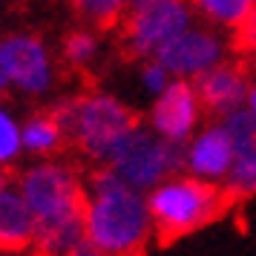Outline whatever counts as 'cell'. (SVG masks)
I'll return each mask as SVG.
<instances>
[{
	"label": "cell",
	"instance_id": "cell-1",
	"mask_svg": "<svg viewBox=\"0 0 256 256\" xmlns=\"http://www.w3.org/2000/svg\"><path fill=\"white\" fill-rule=\"evenodd\" d=\"M14 187L35 216V256H64L84 236V178L66 162L40 158L14 176Z\"/></svg>",
	"mask_w": 256,
	"mask_h": 256
},
{
	"label": "cell",
	"instance_id": "cell-2",
	"mask_svg": "<svg viewBox=\"0 0 256 256\" xmlns=\"http://www.w3.org/2000/svg\"><path fill=\"white\" fill-rule=\"evenodd\" d=\"M84 233L106 256H144L156 239L147 193L127 184L121 176L95 164L84 178Z\"/></svg>",
	"mask_w": 256,
	"mask_h": 256
},
{
	"label": "cell",
	"instance_id": "cell-3",
	"mask_svg": "<svg viewBox=\"0 0 256 256\" xmlns=\"http://www.w3.org/2000/svg\"><path fill=\"white\" fill-rule=\"evenodd\" d=\"M230 202L233 198L222 184L196 178L184 170L167 176L152 190H147V208H150L156 242L170 244L182 236L196 233L198 228L219 219Z\"/></svg>",
	"mask_w": 256,
	"mask_h": 256
},
{
	"label": "cell",
	"instance_id": "cell-4",
	"mask_svg": "<svg viewBox=\"0 0 256 256\" xmlns=\"http://www.w3.org/2000/svg\"><path fill=\"white\" fill-rule=\"evenodd\" d=\"M52 112L64 124L70 144L92 164H106L118 141L138 124V116L110 92L72 95L58 101Z\"/></svg>",
	"mask_w": 256,
	"mask_h": 256
},
{
	"label": "cell",
	"instance_id": "cell-5",
	"mask_svg": "<svg viewBox=\"0 0 256 256\" xmlns=\"http://www.w3.org/2000/svg\"><path fill=\"white\" fill-rule=\"evenodd\" d=\"M106 167H112L136 190L147 193L167 176L184 170V156H182V144L162 138L158 132H152L147 124L138 121L118 141L112 156L106 158Z\"/></svg>",
	"mask_w": 256,
	"mask_h": 256
},
{
	"label": "cell",
	"instance_id": "cell-6",
	"mask_svg": "<svg viewBox=\"0 0 256 256\" xmlns=\"http://www.w3.org/2000/svg\"><path fill=\"white\" fill-rule=\"evenodd\" d=\"M198 18L190 0H147L124 14V20L118 26L121 46L132 60L152 58L167 40H173L178 32H184Z\"/></svg>",
	"mask_w": 256,
	"mask_h": 256
},
{
	"label": "cell",
	"instance_id": "cell-7",
	"mask_svg": "<svg viewBox=\"0 0 256 256\" xmlns=\"http://www.w3.org/2000/svg\"><path fill=\"white\" fill-rule=\"evenodd\" d=\"M233 40L228 32H222L216 26L196 20L190 24L184 32H178L173 40H167L152 58H158L170 70L173 78H187L196 81L202 72H208L210 66L222 64L224 58H230Z\"/></svg>",
	"mask_w": 256,
	"mask_h": 256
},
{
	"label": "cell",
	"instance_id": "cell-8",
	"mask_svg": "<svg viewBox=\"0 0 256 256\" xmlns=\"http://www.w3.org/2000/svg\"><path fill=\"white\" fill-rule=\"evenodd\" d=\"M204 116L208 112L202 106L196 84L187 78H173L152 98L150 112H147V127L173 144H184L204 124Z\"/></svg>",
	"mask_w": 256,
	"mask_h": 256
},
{
	"label": "cell",
	"instance_id": "cell-9",
	"mask_svg": "<svg viewBox=\"0 0 256 256\" xmlns=\"http://www.w3.org/2000/svg\"><path fill=\"white\" fill-rule=\"evenodd\" d=\"M0 46L9 60L12 90L38 98L55 86V60H52V52L44 44V38L20 32V35L0 38Z\"/></svg>",
	"mask_w": 256,
	"mask_h": 256
},
{
	"label": "cell",
	"instance_id": "cell-10",
	"mask_svg": "<svg viewBox=\"0 0 256 256\" xmlns=\"http://www.w3.org/2000/svg\"><path fill=\"white\" fill-rule=\"evenodd\" d=\"M182 156H184V173L213 182V184H224V178L230 173L233 156H236V147H233L224 124L219 118H213V121H204L182 144Z\"/></svg>",
	"mask_w": 256,
	"mask_h": 256
},
{
	"label": "cell",
	"instance_id": "cell-11",
	"mask_svg": "<svg viewBox=\"0 0 256 256\" xmlns=\"http://www.w3.org/2000/svg\"><path fill=\"white\" fill-rule=\"evenodd\" d=\"M193 84H196V92L202 98L204 112L213 118H222L224 112H230V110L244 104V95H248V86H250V75H248L242 60L224 58L222 64L210 66L208 72H202Z\"/></svg>",
	"mask_w": 256,
	"mask_h": 256
},
{
	"label": "cell",
	"instance_id": "cell-12",
	"mask_svg": "<svg viewBox=\"0 0 256 256\" xmlns=\"http://www.w3.org/2000/svg\"><path fill=\"white\" fill-rule=\"evenodd\" d=\"M35 216L14 182L0 190V254H20L35 242Z\"/></svg>",
	"mask_w": 256,
	"mask_h": 256
},
{
	"label": "cell",
	"instance_id": "cell-13",
	"mask_svg": "<svg viewBox=\"0 0 256 256\" xmlns=\"http://www.w3.org/2000/svg\"><path fill=\"white\" fill-rule=\"evenodd\" d=\"M20 138H24V152L35 156V158H52L58 156L70 138H66V130L60 124L55 112L46 110V112H32L20 124Z\"/></svg>",
	"mask_w": 256,
	"mask_h": 256
},
{
	"label": "cell",
	"instance_id": "cell-14",
	"mask_svg": "<svg viewBox=\"0 0 256 256\" xmlns=\"http://www.w3.org/2000/svg\"><path fill=\"white\" fill-rule=\"evenodd\" d=\"M190 6L198 20L233 35L250 18V12L256 9V0H190Z\"/></svg>",
	"mask_w": 256,
	"mask_h": 256
},
{
	"label": "cell",
	"instance_id": "cell-15",
	"mask_svg": "<svg viewBox=\"0 0 256 256\" xmlns=\"http://www.w3.org/2000/svg\"><path fill=\"white\" fill-rule=\"evenodd\" d=\"M75 18L95 32H112L130 12L127 0H70Z\"/></svg>",
	"mask_w": 256,
	"mask_h": 256
},
{
	"label": "cell",
	"instance_id": "cell-16",
	"mask_svg": "<svg viewBox=\"0 0 256 256\" xmlns=\"http://www.w3.org/2000/svg\"><path fill=\"white\" fill-rule=\"evenodd\" d=\"M224 190L230 198H250L256 196V141L236 147L230 173L224 178Z\"/></svg>",
	"mask_w": 256,
	"mask_h": 256
},
{
	"label": "cell",
	"instance_id": "cell-17",
	"mask_svg": "<svg viewBox=\"0 0 256 256\" xmlns=\"http://www.w3.org/2000/svg\"><path fill=\"white\" fill-rule=\"evenodd\" d=\"M101 52V40H98V32L90 29V26H78L72 29L70 35L64 38L60 44V58L70 70H90Z\"/></svg>",
	"mask_w": 256,
	"mask_h": 256
},
{
	"label": "cell",
	"instance_id": "cell-18",
	"mask_svg": "<svg viewBox=\"0 0 256 256\" xmlns=\"http://www.w3.org/2000/svg\"><path fill=\"white\" fill-rule=\"evenodd\" d=\"M24 156V138H20V121L14 118L9 106L0 104V167H12Z\"/></svg>",
	"mask_w": 256,
	"mask_h": 256
},
{
	"label": "cell",
	"instance_id": "cell-19",
	"mask_svg": "<svg viewBox=\"0 0 256 256\" xmlns=\"http://www.w3.org/2000/svg\"><path fill=\"white\" fill-rule=\"evenodd\" d=\"M219 121L224 124V130H228L233 147H244V144H254L256 141V118L244 104L230 110V112H224Z\"/></svg>",
	"mask_w": 256,
	"mask_h": 256
},
{
	"label": "cell",
	"instance_id": "cell-20",
	"mask_svg": "<svg viewBox=\"0 0 256 256\" xmlns=\"http://www.w3.org/2000/svg\"><path fill=\"white\" fill-rule=\"evenodd\" d=\"M170 81H173V75H170V70L158 58H141L138 60V84L150 98H156Z\"/></svg>",
	"mask_w": 256,
	"mask_h": 256
},
{
	"label": "cell",
	"instance_id": "cell-21",
	"mask_svg": "<svg viewBox=\"0 0 256 256\" xmlns=\"http://www.w3.org/2000/svg\"><path fill=\"white\" fill-rule=\"evenodd\" d=\"M233 49L244 52L248 58H256V9L236 32H233Z\"/></svg>",
	"mask_w": 256,
	"mask_h": 256
},
{
	"label": "cell",
	"instance_id": "cell-22",
	"mask_svg": "<svg viewBox=\"0 0 256 256\" xmlns=\"http://www.w3.org/2000/svg\"><path fill=\"white\" fill-rule=\"evenodd\" d=\"M64 256H106V254H104V250H101V248H98L95 242H90V239L84 236L81 242H75Z\"/></svg>",
	"mask_w": 256,
	"mask_h": 256
},
{
	"label": "cell",
	"instance_id": "cell-23",
	"mask_svg": "<svg viewBox=\"0 0 256 256\" xmlns=\"http://www.w3.org/2000/svg\"><path fill=\"white\" fill-rule=\"evenodd\" d=\"M12 90V72H9V60H6V52L0 46V98Z\"/></svg>",
	"mask_w": 256,
	"mask_h": 256
},
{
	"label": "cell",
	"instance_id": "cell-24",
	"mask_svg": "<svg viewBox=\"0 0 256 256\" xmlns=\"http://www.w3.org/2000/svg\"><path fill=\"white\" fill-rule=\"evenodd\" d=\"M244 106L254 112L256 118V81H250V86H248V95H244Z\"/></svg>",
	"mask_w": 256,
	"mask_h": 256
},
{
	"label": "cell",
	"instance_id": "cell-25",
	"mask_svg": "<svg viewBox=\"0 0 256 256\" xmlns=\"http://www.w3.org/2000/svg\"><path fill=\"white\" fill-rule=\"evenodd\" d=\"M14 178H12V173L6 170V167H0V190H6V187L12 184Z\"/></svg>",
	"mask_w": 256,
	"mask_h": 256
}]
</instances>
